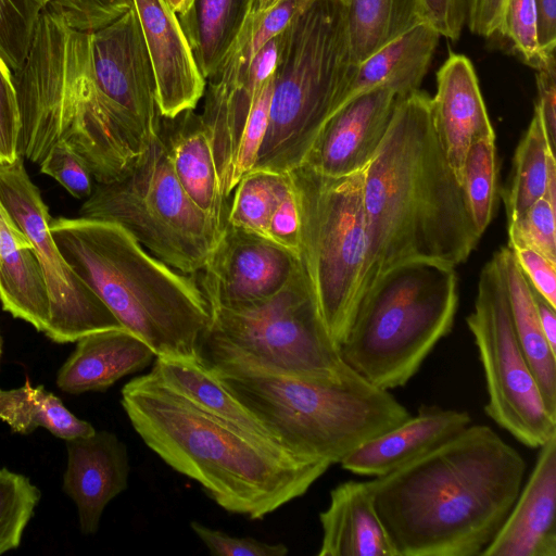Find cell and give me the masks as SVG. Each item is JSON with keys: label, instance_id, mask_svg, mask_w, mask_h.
Here are the masks:
<instances>
[{"label": "cell", "instance_id": "obj_13", "mask_svg": "<svg viewBox=\"0 0 556 556\" xmlns=\"http://www.w3.org/2000/svg\"><path fill=\"white\" fill-rule=\"evenodd\" d=\"M91 75L104 112L127 153L139 162L160 134L155 79L134 7L90 31Z\"/></svg>", "mask_w": 556, "mask_h": 556}, {"label": "cell", "instance_id": "obj_10", "mask_svg": "<svg viewBox=\"0 0 556 556\" xmlns=\"http://www.w3.org/2000/svg\"><path fill=\"white\" fill-rule=\"evenodd\" d=\"M79 214L122 226L153 256L191 276L223 236L181 188L160 134L129 174L96 182Z\"/></svg>", "mask_w": 556, "mask_h": 556}, {"label": "cell", "instance_id": "obj_18", "mask_svg": "<svg viewBox=\"0 0 556 556\" xmlns=\"http://www.w3.org/2000/svg\"><path fill=\"white\" fill-rule=\"evenodd\" d=\"M556 433L539 447L531 473L482 556H556Z\"/></svg>", "mask_w": 556, "mask_h": 556}, {"label": "cell", "instance_id": "obj_6", "mask_svg": "<svg viewBox=\"0 0 556 556\" xmlns=\"http://www.w3.org/2000/svg\"><path fill=\"white\" fill-rule=\"evenodd\" d=\"M355 70L345 4L309 0L279 34L268 125L252 169L287 174L302 166Z\"/></svg>", "mask_w": 556, "mask_h": 556}, {"label": "cell", "instance_id": "obj_27", "mask_svg": "<svg viewBox=\"0 0 556 556\" xmlns=\"http://www.w3.org/2000/svg\"><path fill=\"white\" fill-rule=\"evenodd\" d=\"M151 371L173 390L206 412L254 435L279 442L256 416L223 386L201 357H155Z\"/></svg>", "mask_w": 556, "mask_h": 556}, {"label": "cell", "instance_id": "obj_4", "mask_svg": "<svg viewBox=\"0 0 556 556\" xmlns=\"http://www.w3.org/2000/svg\"><path fill=\"white\" fill-rule=\"evenodd\" d=\"M50 229L76 275L155 357H201L211 309L193 276L153 256L115 223L58 217Z\"/></svg>", "mask_w": 556, "mask_h": 556}, {"label": "cell", "instance_id": "obj_11", "mask_svg": "<svg viewBox=\"0 0 556 556\" xmlns=\"http://www.w3.org/2000/svg\"><path fill=\"white\" fill-rule=\"evenodd\" d=\"M466 323L484 374L485 414L523 445L539 448L556 433V418L545 406L515 333L495 254L480 271L473 311Z\"/></svg>", "mask_w": 556, "mask_h": 556}, {"label": "cell", "instance_id": "obj_14", "mask_svg": "<svg viewBox=\"0 0 556 556\" xmlns=\"http://www.w3.org/2000/svg\"><path fill=\"white\" fill-rule=\"evenodd\" d=\"M299 265L296 255L269 239L226 225L198 283L210 309L240 307L277 293Z\"/></svg>", "mask_w": 556, "mask_h": 556}, {"label": "cell", "instance_id": "obj_46", "mask_svg": "<svg viewBox=\"0 0 556 556\" xmlns=\"http://www.w3.org/2000/svg\"><path fill=\"white\" fill-rule=\"evenodd\" d=\"M538 101L546 135L552 148L556 142V58L549 54L536 68Z\"/></svg>", "mask_w": 556, "mask_h": 556}, {"label": "cell", "instance_id": "obj_33", "mask_svg": "<svg viewBox=\"0 0 556 556\" xmlns=\"http://www.w3.org/2000/svg\"><path fill=\"white\" fill-rule=\"evenodd\" d=\"M462 187L473 224L482 236L493 218L496 204L495 137L479 139L470 146L463 166Z\"/></svg>", "mask_w": 556, "mask_h": 556}, {"label": "cell", "instance_id": "obj_16", "mask_svg": "<svg viewBox=\"0 0 556 556\" xmlns=\"http://www.w3.org/2000/svg\"><path fill=\"white\" fill-rule=\"evenodd\" d=\"M152 64L156 103L163 118L194 110L206 80L199 70L178 15L163 0H131Z\"/></svg>", "mask_w": 556, "mask_h": 556}, {"label": "cell", "instance_id": "obj_2", "mask_svg": "<svg viewBox=\"0 0 556 556\" xmlns=\"http://www.w3.org/2000/svg\"><path fill=\"white\" fill-rule=\"evenodd\" d=\"M363 201L367 288L396 264L421 260L455 267L476 248L481 235L441 146L428 93L417 90L397 99L386 136L363 172Z\"/></svg>", "mask_w": 556, "mask_h": 556}, {"label": "cell", "instance_id": "obj_30", "mask_svg": "<svg viewBox=\"0 0 556 556\" xmlns=\"http://www.w3.org/2000/svg\"><path fill=\"white\" fill-rule=\"evenodd\" d=\"M556 168L541 112L535 104L532 119L514 155V169L505 192L507 226L514 224L539 199L546 195L551 172Z\"/></svg>", "mask_w": 556, "mask_h": 556}, {"label": "cell", "instance_id": "obj_1", "mask_svg": "<svg viewBox=\"0 0 556 556\" xmlns=\"http://www.w3.org/2000/svg\"><path fill=\"white\" fill-rule=\"evenodd\" d=\"M527 463L490 426L470 424L370 480L399 556H482L525 482Z\"/></svg>", "mask_w": 556, "mask_h": 556}, {"label": "cell", "instance_id": "obj_12", "mask_svg": "<svg viewBox=\"0 0 556 556\" xmlns=\"http://www.w3.org/2000/svg\"><path fill=\"white\" fill-rule=\"evenodd\" d=\"M0 202L31 243L41 268L50 301L46 337L63 344L96 331L122 328L61 254L51 233L48 207L22 156L0 164Z\"/></svg>", "mask_w": 556, "mask_h": 556}, {"label": "cell", "instance_id": "obj_5", "mask_svg": "<svg viewBox=\"0 0 556 556\" xmlns=\"http://www.w3.org/2000/svg\"><path fill=\"white\" fill-rule=\"evenodd\" d=\"M214 375L287 448L330 465L410 417L391 391L371 384L351 367L332 380Z\"/></svg>", "mask_w": 556, "mask_h": 556}, {"label": "cell", "instance_id": "obj_52", "mask_svg": "<svg viewBox=\"0 0 556 556\" xmlns=\"http://www.w3.org/2000/svg\"><path fill=\"white\" fill-rule=\"evenodd\" d=\"M1 354H2V345H1V339H0V358H1Z\"/></svg>", "mask_w": 556, "mask_h": 556}, {"label": "cell", "instance_id": "obj_17", "mask_svg": "<svg viewBox=\"0 0 556 556\" xmlns=\"http://www.w3.org/2000/svg\"><path fill=\"white\" fill-rule=\"evenodd\" d=\"M65 442L67 464L62 489L76 505L80 531L93 534L106 505L128 486L127 446L104 430Z\"/></svg>", "mask_w": 556, "mask_h": 556}, {"label": "cell", "instance_id": "obj_32", "mask_svg": "<svg viewBox=\"0 0 556 556\" xmlns=\"http://www.w3.org/2000/svg\"><path fill=\"white\" fill-rule=\"evenodd\" d=\"M291 187L289 174L252 169L233 189L227 225L266 238L269 217Z\"/></svg>", "mask_w": 556, "mask_h": 556}, {"label": "cell", "instance_id": "obj_42", "mask_svg": "<svg viewBox=\"0 0 556 556\" xmlns=\"http://www.w3.org/2000/svg\"><path fill=\"white\" fill-rule=\"evenodd\" d=\"M273 80L274 75L256 97L248 117L238 155L237 169L239 178L250 172L256 162L268 125Z\"/></svg>", "mask_w": 556, "mask_h": 556}, {"label": "cell", "instance_id": "obj_51", "mask_svg": "<svg viewBox=\"0 0 556 556\" xmlns=\"http://www.w3.org/2000/svg\"><path fill=\"white\" fill-rule=\"evenodd\" d=\"M279 1L280 0H253V7L257 13H263Z\"/></svg>", "mask_w": 556, "mask_h": 556}, {"label": "cell", "instance_id": "obj_25", "mask_svg": "<svg viewBox=\"0 0 556 556\" xmlns=\"http://www.w3.org/2000/svg\"><path fill=\"white\" fill-rule=\"evenodd\" d=\"M0 302L13 317L45 332L50 301L31 243L0 202Z\"/></svg>", "mask_w": 556, "mask_h": 556}, {"label": "cell", "instance_id": "obj_9", "mask_svg": "<svg viewBox=\"0 0 556 556\" xmlns=\"http://www.w3.org/2000/svg\"><path fill=\"white\" fill-rule=\"evenodd\" d=\"M363 172L330 177L302 165L288 173L300 213L299 258L339 348L369 277Z\"/></svg>", "mask_w": 556, "mask_h": 556}, {"label": "cell", "instance_id": "obj_15", "mask_svg": "<svg viewBox=\"0 0 556 556\" xmlns=\"http://www.w3.org/2000/svg\"><path fill=\"white\" fill-rule=\"evenodd\" d=\"M399 97L387 88L362 92L326 122L303 165L330 177L363 172L379 149Z\"/></svg>", "mask_w": 556, "mask_h": 556}, {"label": "cell", "instance_id": "obj_47", "mask_svg": "<svg viewBox=\"0 0 556 556\" xmlns=\"http://www.w3.org/2000/svg\"><path fill=\"white\" fill-rule=\"evenodd\" d=\"M506 0H463L465 25L475 35L490 38L495 35Z\"/></svg>", "mask_w": 556, "mask_h": 556}, {"label": "cell", "instance_id": "obj_24", "mask_svg": "<svg viewBox=\"0 0 556 556\" xmlns=\"http://www.w3.org/2000/svg\"><path fill=\"white\" fill-rule=\"evenodd\" d=\"M439 38L430 25L418 22L388 41L356 65L343 103L375 88L390 89L399 98L419 90Z\"/></svg>", "mask_w": 556, "mask_h": 556}, {"label": "cell", "instance_id": "obj_19", "mask_svg": "<svg viewBox=\"0 0 556 556\" xmlns=\"http://www.w3.org/2000/svg\"><path fill=\"white\" fill-rule=\"evenodd\" d=\"M431 109L441 146L462 185L470 146L479 139L495 137L475 68L467 56L451 53L440 67Z\"/></svg>", "mask_w": 556, "mask_h": 556}, {"label": "cell", "instance_id": "obj_49", "mask_svg": "<svg viewBox=\"0 0 556 556\" xmlns=\"http://www.w3.org/2000/svg\"><path fill=\"white\" fill-rule=\"evenodd\" d=\"M532 288V287H531ZM540 325L542 331L551 345L556 352V314L555 307H553L545 299H543L536 291L532 289Z\"/></svg>", "mask_w": 556, "mask_h": 556}, {"label": "cell", "instance_id": "obj_40", "mask_svg": "<svg viewBox=\"0 0 556 556\" xmlns=\"http://www.w3.org/2000/svg\"><path fill=\"white\" fill-rule=\"evenodd\" d=\"M190 527L215 556H285L289 553L282 543L270 544L250 536H232L199 521H191Z\"/></svg>", "mask_w": 556, "mask_h": 556}, {"label": "cell", "instance_id": "obj_20", "mask_svg": "<svg viewBox=\"0 0 556 556\" xmlns=\"http://www.w3.org/2000/svg\"><path fill=\"white\" fill-rule=\"evenodd\" d=\"M470 424L466 410L422 405L415 416L353 451L340 466L358 476H383L448 441Z\"/></svg>", "mask_w": 556, "mask_h": 556}, {"label": "cell", "instance_id": "obj_45", "mask_svg": "<svg viewBox=\"0 0 556 556\" xmlns=\"http://www.w3.org/2000/svg\"><path fill=\"white\" fill-rule=\"evenodd\" d=\"M523 276L556 308V264L528 248H510Z\"/></svg>", "mask_w": 556, "mask_h": 556}, {"label": "cell", "instance_id": "obj_21", "mask_svg": "<svg viewBox=\"0 0 556 556\" xmlns=\"http://www.w3.org/2000/svg\"><path fill=\"white\" fill-rule=\"evenodd\" d=\"M160 136L181 188L223 235L229 199L223 194L211 140L200 114L191 110L175 118L162 117Z\"/></svg>", "mask_w": 556, "mask_h": 556}, {"label": "cell", "instance_id": "obj_26", "mask_svg": "<svg viewBox=\"0 0 556 556\" xmlns=\"http://www.w3.org/2000/svg\"><path fill=\"white\" fill-rule=\"evenodd\" d=\"M498 261L520 348L535 378L549 414L556 418V352L548 344L539 319L532 288L520 270L511 249H500Z\"/></svg>", "mask_w": 556, "mask_h": 556}, {"label": "cell", "instance_id": "obj_34", "mask_svg": "<svg viewBox=\"0 0 556 556\" xmlns=\"http://www.w3.org/2000/svg\"><path fill=\"white\" fill-rule=\"evenodd\" d=\"M40 497L27 477L0 469V555L20 546Z\"/></svg>", "mask_w": 556, "mask_h": 556}, {"label": "cell", "instance_id": "obj_31", "mask_svg": "<svg viewBox=\"0 0 556 556\" xmlns=\"http://www.w3.org/2000/svg\"><path fill=\"white\" fill-rule=\"evenodd\" d=\"M345 18L355 65L420 22L415 0H349Z\"/></svg>", "mask_w": 556, "mask_h": 556}, {"label": "cell", "instance_id": "obj_23", "mask_svg": "<svg viewBox=\"0 0 556 556\" xmlns=\"http://www.w3.org/2000/svg\"><path fill=\"white\" fill-rule=\"evenodd\" d=\"M319 522L318 556H399L375 507L370 480L336 485Z\"/></svg>", "mask_w": 556, "mask_h": 556}, {"label": "cell", "instance_id": "obj_50", "mask_svg": "<svg viewBox=\"0 0 556 556\" xmlns=\"http://www.w3.org/2000/svg\"><path fill=\"white\" fill-rule=\"evenodd\" d=\"M163 1L177 15H180L187 9V0H163Z\"/></svg>", "mask_w": 556, "mask_h": 556}, {"label": "cell", "instance_id": "obj_36", "mask_svg": "<svg viewBox=\"0 0 556 556\" xmlns=\"http://www.w3.org/2000/svg\"><path fill=\"white\" fill-rule=\"evenodd\" d=\"M556 206L539 199L508 226V247L531 249L556 264Z\"/></svg>", "mask_w": 556, "mask_h": 556}, {"label": "cell", "instance_id": "obj_37", "mask_svg": "<svg viewBox=\"0 0 556 556\" xmlns=\"http://www.w3.org/2000/svg\"><path fill=\"white\" fill-rule=\"evenodd\" d=\"M495 34L506 38L518 58L535 70L552 54L540 51L533 0H506Z\"/></svg>", "mask_w": 556, "mask_h": 556}, {"label": "cell", "instance_id": "obj_3", "mask_svg": "<svg viewBox=\"0 0 556 556\" xmlns=\"http://www.w3.org/2000/svg\"><path fill=\"white\" fill-rule=\"evenodd\" d=\"M121 405L161 459L197 481L218 506L251 520L304 495L331 466L206 412L152 371L122 388Z\"/></svg>", "mask_w": 556, "mask_h": 556}, {"label": "cell", "instance_id": "obj_38", "mask_svg": "<svg viewBox=\"0 0 556 556\" xmlns=\"http://www.w3.org/2000/svg\"><path fill=\"white\" fill-rule=\"evenodd\" d=\"M40 172L60 182L73 197L87 199L93 190V177L84 161L67 143L54 144L41 161Z\"/></svg>", "mask_w": 556, "mask_h": 556}, {"label": "cell", "instance_id": "obj_41", "mask_svg": "<svg viewBox=\"0 0 556 556\" xmlns=\"http://www.w3.org/2000/svg\"><path fill=\"white\" fill-rule=\"evenodd\" d=\"M21 116L13 73L0 56V164L13 163L20 155Z\"/></svg>", "mask_w": 556, "mask_h": 556}, {"label": "cell", "instance_id": "obj_22", "mask_svg": "<svg viewBox=\"0 0 556 556\" xmlns=\"http://www.w3.org/2000/svg\"><path fill=\"white\" fill-rule=\"evenodd\" d=\"M154 358L149 344L126 328L96 331L76 341L58 371L56 387L70 394L102 392Z\"/></svg>", "mask_w": 556, "mask_h": 556}, {"label": "cell", "instance_id": "obj_39", "mask_svg": "<svg viewBox=\"0 0 556 556\" xmlns=\"http://www.w3.org/2000/svg\"><path fill=\"white\" fill-rule=\"evenodd\" d=\"M60 12L71 26L92 31L99 29L132 8L131 0H37Z\"/></svg>", "mask_w": 556, "mask_h": 556}, {"label": "cell", "instance_id": "obj_28", "mask_svg": "<svg viewBox=\"0 0 556 556\" xmlns=\"http://www.w3.org/2000/svg\"><path fill=\"white\" fill-rule=\"evenodd\" d=\"M253 0H191L178 15L205 80L214 74L240 31Z\"/></svg>", "mask_w": 556, "mask_h": 556}, {"label": "cell", "instance_id": "obj_29", "mask_svg": "<svg viewBox=\"0 0 556 556\" xmlns=\"http://www.w3.org/2000/svg\"><path fill=\"white\" fill-rule=\"evenodd\" d=\"M0 420L22 435L45 428L65 441L96 431L90 422L70 412L54 393L41 384L33 387L28 378L20 388L0 389Z\"/></svg>", "mask_w": 556, "mask_h": 556}, {"label": "cell", "instance_id": "obj_35", "mask_svg": "<svg viewBox=\"0 0 556 556\" xmlns=\"http://www.w3.org/2000/svg\"><path fill=\"white\" fill-rule=\"evenodd\" d=\"M42 9L37 0H0V56L12 73L26 59Z\"/></svg>", "mask_w": 556, "mask_h": 556}, {"label": "cell", "instance_id": "obj_53", "mask_svg": "<svg viewBox=\"0 0 556 556\" xmlns=\"http://www.w3.org/2000/svg\"><path fill=\"white\" fill-rule=\"evenodd\" d=\"M342 3L346 4L349 0H340Z\"/></svg>", "mask_w": 556, "mask_h": 556}, {"label": "cell", "instance_id": "obj_43", "mask_svg": "<svg viewBox=\"0 0 556 556\" xmlns=\"http://www.w3.org/2000/svg\"><path fill=\"white\" fill-rule=\"evenodd\" d=\"M266 238L299 257L300 213L292 182L269 217Z\"/></svg>", "mask_w": 556, "mask_h": 556}, {"label": "cell", "instance_id": "obj_8", "mask_svg": "<svg viewBox=\"0 0 556 556\" xmlns=\"http://www.w3.org/2000/svg\"><path fill=\"white\" fill-rule=\"evenodd\" d=\"M200 356L218 374H273L332 380L350 366L329 334L301 265L274 295L215 307Z\"/></svg>", "mask_w": 556, "mask_h": 556}, {"label": "cell", "instance_id": "obj_44", "mask_svg": "<svg viewBox=\"0 0 556 556\" xmlns=\"http://www.w3.org/2000/svg\"><path fill=\"white\" fill-rule=\"evenodd\" d=\"M420 22L430 25L440 36L457 40L465 26L463 0H415Z\"/></svg>", "mask_w": 556, "mask_h": 556}, {"label": "cell", "instance_id": "obj_48", "mask_svg": "<svg viewBox=\"0 0 556 556\" xmlns=\"http://www.w3.org/2000/svg\"><path fill=\"white\" fill-rule=\"evenodd\" d=\"M536 13L538 43L542 54L555 52L556 0H533Z\"/></svg>", "mask_w": 556, "mask_h": 556}, {"label": "cell", "instance_id": "obj_7", "mask_svg": "<svg viewBox=\"0 0 556 556\" xmlns=\"http://www.w3.org/2000/svg\"><path fill=\"white\" fill-rule=\"evenodd\" d=\"M454 268L415 260L382 271L364 292L340 345L343 361L380 389L407 384L453 328Z\"/></svg>", "mask_w": 556, "mask_h": 556}, {"label": "cell", "instance_id": "obj_54", "mask_svg": "<svg viewBox=\"0 0 556 556\" xmlns=\"http://www.w3.org/2000/svg\"><path fill=\"white\" fill-rule=\"evenodd\" d=\"M191 0H187V7L190 4Z\"/></svg>", "mask_w": 556, "mask_h": 556}]
</instances>
